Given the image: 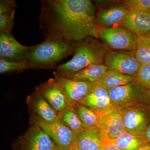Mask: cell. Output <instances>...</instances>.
I'll list each match as a JSON object with an SVG mask.
<instances>
[{
	"instance_id": "cell-34",
	"label": "cell",
	"mask_w": 150,
	"mask_h": 150,
	"mask_svg": "<svg viewBox=\"0 0 150 150\" xmlns=\"http://www.w3.org/2000/svg\"><path fill=\"white\" fill-rule=\"evenodd\" d=\"M69 150H81L80 149H79L76 145H75L74 146H73L71 148V149H70Z\"/></svg>"
},
{
	"instance_id": "cell-19",
	"label": "cell",
	"mask_w": 150,
	"mask_h": 150,
	"mask_svg": "<svg viewBox=\"0 0 150 150\" xmlns=\"http://www.w3.org/2000/svg\"><path fill=\"white\" fill-rule=\"evenodd\" d=\"M76 113L85 129L99 128L100 118L92 110L84 105L75 103Z\"/></svg>"
},
{
	"instance_id": "cell-28",
	"label": "cell",
	"mask_w": 150,
	"mask_h": 150,
	"mask_svg": "<svg viewBox=\"0 0 150 150\" xmlns=\"http://www.w3.org/2000/svg\"><path fill=\"white\" fill-rule=\"evenodd\" d=\"M16 11L0 14V32L11 33Z\"/></svg>"
},
{
	"instance_id": "cell-11",
	"label": "cell",
	"mask_w": 150,
	"mask_h": 150,
	"mask_svg": "<svg viewBox=\"0 0 150 150\" xmlns=\"http://www.w3.org/2000/svg\"><path fill=\"white\" fill-rule=\"evenodd\" d=\"M35 90L58 112L67 106L75 104L68 98L54 79H49L40 84L36 87Z\"/></svg>"
},
{
	"instance_id": "cell-31",
	"label": "cell",
	"mask_w": 150,
	"mask_h": 150,
	"mask_svg": "<svg viewBox=\"0 0 150 150\" xmlns=\"http://www.w3.org/2000/svg\"><path fill=\"white\" fill-rule=\"evenodd\" d=\"M143 102H145L150 108V89L146 90L144 96Z\"/></svg>"
},
{
	"instance_id": "cell-23",
	"label": "cell",
	"mask_w": 150,
	"mask_h": 150,
	"mask_svg": "<svg viewBox=\"0 0 150 150\" xmlns=\"http://www.w3.org/2000/svg\"><path fill=\"white\" fill-rule=\"evenodd\" d=\"M114 142L120 150H138L149 143L144 137L134 136L126 131L114 140Z\"/></svg>"
},
{
	"instance_id": "cell-1",
	"label": "cell",
	"mask_w": 150,
	"mask_h": 150,
	"mask_svg": "<svg viewBox=\"0 0 150 150\" xmlns=\"http://www.w3.org/2000/svg\"><path fill=\"white\" fill-rule=\"evenodd\" d=\"M40 27L45 38L61 37L71 41L98 38L96 7L89 0L41 1Z\"/></svg>"
},
{
	"instance_id": "cell-4",
	"label": "cell",
	"mask_w": 150,
	"mask_h": 150,
	"mask_svg": "<svg viewBox=\"0 0 150 150\" xmlns=\"http://www.w3.org/2000/svg\"><path fill=\"white\" fill-rule=\"evenodd\" d=\"M99 36L108 48L114 51H135L139 37L123 26L99 27Z\"/></svg>"
},
{
	"instance_id": "cell-9",
	"label": "cell",
	"mask_w": 150,
	"mask_h": 150,
	"mask_svg": "<svg viewBox=\"0 0 150 150\" xmlns=\"http://www.w3.org/2000/svg\"><path fill=\"white\" fill-rule=\"evenodd\" d=\"M16 150H59L43 129L32 123L28 131L19 137Z\"/></svg>"
},
{
	"instance_id": "cell-18",
	"label": "cell",
	"mask_w": 150,
	"mask_h": 150,
	"mask_svg": "<svg viewBox=\"0 0 150 150\" xmlns=\"http://www.w3.org/2000/svg\"><path fill=\"white\" fill-rule=\"evenodd\" d=\"M102 138L99 128L84 129L77 134L76 145L81 150H100Z\"/></svg>"
},
{
	"instance_id": "cell-7",
	"label": "cell",
	"mask_w": 150,
	"mask_h": 150,
	"mask_svg": "<svg viewBox=\"0 0 150 150\" xmlns=\"http://www.w3.org/2000/svg\"><path fill=\"white\" fill-rule=\"evenodd\" d=\"M107 91L112 105L121 110L143 102L146 89L134 80L124 85L107 88Z\"/></svg>"
},
{
	"instance_id": "cell-30",
	"label": "cell",
	"mask_w": 150,
	"mask_h": 150,
	"mask_svg": "<svg viewBox=\"0 0 150 150\" xmlns=\"http://www.w3.org/2000/svg\"><path fill=\"white\" fill-rule=\"evenodd\" d=\"M100 150H120L115 145L114 140L110 139L103 136L102 146Z\"/></svg>"
},
{
	"instance_id": "cell-8",
	"label": "cell",
	"mask_w": 150,
	"mask_h": 150,
	"mask_svg": "<svg viewBox=\"0 0 150 150\" xmlns=\"http://www.w3.org/2000/svg\"><path fill=\"white\" fill-rule=\"evenodd\" d=\"M104 64L110 70L135 77L141 66L136 51L108 50L105 56Z\"/></svg>"
},
{
	"instance_id": "cell-35",
	"label": "cell",
	"mask_w": 150,
	"mask_h": 150,
	"mask_svg": "<svg viewBox=\"0 0 150 150\" xmlns=\"http://www.w3.org/2000/svg\"><path fill=\"white\" fill-rule=\"evenodd\" d=\"M149 15H150V10L149 11Z\"/></svg>"
},
{
	"instance_id": "cell-29",
	"label": "cell",
	"mask_w": 150,
	"mask_h": 150,
	"mask_svg": "<svg viewBox=\"0 0 150 150\" xmlns=\"http://www.w3.org/2000/svg\"><path fill=\"white\" fill-rule=\"evenodd\" d=\"M17 4L14 0L0 1V14L16 11Z\"/></svg>"
},
{
	"instance_id": "cell-12",
	"label": "cell",
	"mask_w": 150,
	"mask_h": 150,
	"mask_svg": "<svg viewBox=\"0 0 150 150\" xmlns=\"http://www.w3.org/2000/svg\"><path fill=\"white\" fill-rule=\"evenodd\" d=\"M29 46L17 41L12 33L0 32V58L11 62L27 63Z\"/></svg>"
},
{
	"instance_id": "cell-26",
	"label": "cell",
	"mask_w": 150,
	"mask_h": 150,
	"mask_svg": "<svg viewBox=\"0 0 150 150\" xmlns=\"http://www.w3.org/2000/svg\"><path fill=\"white\" fill-rule=\"evenodd\" d=\"M135 81L146 90L150 89V63L141 65Z\"/></svg>"
},
{
	"instance_id": "cell-32",
	"label": "cell",
	"mask_w": 150,
	"mask_h": 150,
	"mask_svg": "<svg viewBox=\"0 0 150 150\" xmlns=\"http://www.w3.org/2000/svg\"><path fill=\"white\" fill-rule=\"evenodd\" d=\"M144 137L146 140L147 142H150V123L148 126L147 129L146 130Z\"/></svg>"
},
{
	"instance_id": "cell-27",
	"label": "cell",
	"mask_w": 150,
	"mask_h": 150,
	"mask_svg": "<svg viewBox=\"0 0 150 150\" xmlns=\"http://www.w3.org/2000/svg\"><path fill=\"white\" fill-rule=\"evenodd\" d=\"M123 3L130 11L149 13L150 10V0H128Z\"/></svg>"
},
{
	"instance_id": "cell-14",
	"label": "cell",
	"mask_w": 150,
	"mask_h": 150,
	"mask_svg": "<svg viewBox=\"0 0 150 150\" xmlns=\"http://www.w3.org/2000/svg\"><path fill=\"white\" fill-rule=\"evenodd\" d=\"M129 12L128 7L123 3L109 6L96 13L97 24L102 28L122 26Z\"/></svg>"
},
{
	"instance_id": "cell-2",
	"label": "cell",
	"mask_w": 150,
	"mask_h": 150,
	"mask_svg": "<svg viewBox=\"0 0 150 150\" xmlns=\"http://www.w3.org/2000/svg\"><path fill=\"white\" fill-rule=\"evenodd\" d=\"M97 38L89 37L81 41H71L74 56L70 61L56 66L57 72L71 78L87 67L104 64L105 56L109 49Z\"/></svg>"
},
{
	"instance_id": "cell-21",
	"label": "cell",
	"mask_w": 150,
	"mask_h": 150,
	"mask_svg": "<svg viewBox=\"0 0 150 150\" xmlns=\"http://www.w3.org/2000/svg\"><path fill=\"white\" fill-rule=\"evenodd\" d=\"M109 70L104 64L91 65L76 73L71 79L77 80L97 82Z\"/></svg>"
},
{
	"instance_id": "cell-15",
	"label": "cell",
	"mask_w": 150,
	"mask_h": 150,
	"mask_svg": "<svg viewBox=\"0 0 150 150\" xmlns=\"http://www.w3.org/2000/svg\"><path fill=\"white\" fill-rule=\"evenodd\" d=\"M26 102L33 112V115L42 121L47 123H54L60 121L58 112L36 90L28 96Z\"/></svg>"
},
{
	"instance_id": "cell-20",
	"label": "cell",
	"mask_w": 150,
	"mask_h": 150,
	"mask_svg": "<svg viewBox=\"0 0 150 150\" xmlns=\"http://www.w3.org/2000/svg\"><path fill=\"white\" fill-rule=\"evenodd\" d=\"M135 80V77L114 71L108 70L100 79L97 82L98 84L108 89L124 85Z\"/></svg>"
},
{
	"instance_id": "cell-10",
	"label": "cell",
	"mask_w": 150,
	"mask_h": 150,
	"mask_svg": "<svg viewBox=\"0 0 150 150\" xmlns=\"http://www.w3.org/2000/svg\"><path fill=\"white\" fill-rule=\"evenodd\" d=\"M54 78L67 96L74 103H79L97 85L96 82L77 80L65 77L56 71Z\"/></svg>"
},
{
	"instance_id": "cell-3",
	"label": "cell",
	"mask_w": 150,
	"mask_h": 150,
	"mask_svg": "<svg viewBox=\"0 0 150 150\" xmlns=\"http://www.w3.org/2000/svg\"><path fill=\"white\" fill-rule=\"evenodd\" d=\"M74 54L71 41L63 38H46L37 45L30 46L27 64L28 69H50Z\"/></svg>"
},
{
	"instance_id": "cell-5",
	"label": "cell",
	"mask_w": 150,
	"mask_h": 150,
	"mask_svg": "<svg viewBox=\"0 0 150 150\" xmlns=\"http://www.w3.org/2000/svg\"><path fill=\"white\" fill-rule=\"evenodd\" d=\"M150 109L139 103L121 109L125 131L134 136L144 137L150 123Z\"/></svg>"
},
{
	"instance_id": "cell-33",
	"label": "cell",
	"mask_w": 150,
	"mask_h": 150,
	"mask_svg": "<svg viewBox=\"0 0 150 150\" xmlns=\"http://www.w3.org/2000/svg\"><path fill=\"white\" fill-rule=\"evenodd\" d=\"M138 150H150V144L149 143L143 145Z\"/></svg>"
},
{
	"instance_id": "cell-24",
	"label": "cell",
	"mask_w": 150,
	"mask_h": 150,
	"mask_svg": "<svg viewBox=\"0 0 150 150\" xmlns=\"http://www.w3.org/2000/svg\"><path fill=\"white\" fill-rule=\"evenodd\" d=\"M135 51L141 64L150 63V35L139 37Z\"/></svg>"
},
{
	"instance_id": "cell-17",
	"label": "cell",
	"mask_w": 150,
	"mask_h": 150,
	"mask_svg": "<svg viewBox=\"0 0 150 150\" xmlns=\"http://www.w3.org/2000/svg\"><path fill=\"white\" fill-rule=\"evenodd\" d=\"M125 28L138 37L150 35V15L149 13L129 11L123 22Z\"/></svg>"
},
{
	"instance_id": "cell-25",
	"label": "cell",
	"mask_w": 150,
	"mask_h": 150,
	"mask_svg": "<svg viewBox=\"0 0 150 150\" xmlns=\"http://www.w3.org/2000/svg\"><path fill=\"white\" fill-rule=\"evenodd\" d=\"M26 63L11 62L6 59L0 58V73L2 74L21 72L28 69Z\"/></svg>"
},
{
	"instance_id": "cell-6",
	"label": "cell",
	"mask_w": 150,
	"mask_h": 150,
	"mask_svg": "<svg viewBox=\"0 0 150 150\" xmlns=\"http://www.w3.org/2000/svg\"><path fill=\"white\" fill-rule=\"evenodd\" d=\"M31 122L39 126L46 132L59 150H69L76 145L77 134L61 121L47 123L32 115Z\"/></svg>"
},
{
	"instance_id": "cell-16",
	"label": "cell",
	"mask_w": 150,
	"mask_h": 150,
	"mask_svg": "<svg viewBox=\"0 0 150 150\" xmlns=\"http://www.w3.org/2000/svg\"><path fill=\"white\" fill-rule=\"evenodd\" d=\"M103 137L115 140L125 132L121 110L115 108L100 118L99 127Z\"/></svg>"
},
{
	"instance_id": "cell-13",
	"label": "cell",
	"mask_w": 150,
	"mask_h": 150,
	"mask_svg": "<svg viewBox=\"0 0 150 150\" xmlns=\"http://www.w3.org/2000/svg\"><path fill=\"white\" fill-rule=\"evenodd\" d=\"M79 103L84 105L100 118L115 108L110 101L107 88L98 84Z\"/></svg>"
},
{
	"instance_id": "cell-22",
	"label": "cell",
	"mask_w": 150,
	"mask_h": 150,
	"mask_svg": "<svg viewBox=\"0 0 150 150\" xmlns=\"http://www.w3.org/2000/svg\"><path fill=\"white\" fill-rule=\"evenodd\" d=\"M74 104L65 108L58 112V115L59 120L63 124L78 134L83 131L85 129L76 113Z\"/></svg>"
}]
</instances>
